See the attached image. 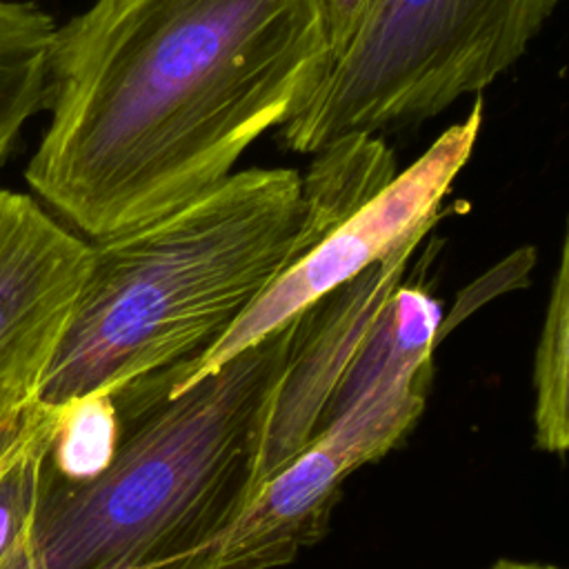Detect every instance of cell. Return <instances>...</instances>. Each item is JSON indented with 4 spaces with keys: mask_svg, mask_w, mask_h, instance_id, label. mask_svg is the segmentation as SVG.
Masks as SVG:
<instances>
[{
    "mask_svg": "<svg viewBox=\"0 0 569 569\" xmlns=\"http://www.w3.org/2000/svg\"><path fill=\"white\" fill-rule=\"evenodd\" d=\"M44 460L67 478H89L107 467L118 442V416L109 393H91L58 407Z\"/></svg>",
    "mask_w": 569,
    "mask_h": 569,
    "instance_id": "7c38bea8",
    "label": "cell"
},
{
    "mask_svg": "<svg viewBox=\"0 0 569 569\" xmlns=\"http://www.w3.org/2000/svg\"><path fill=\"white\" fill-rule=\"evenodd\" d=\"M33 382H0V469L7 465L24 436L33 407Z\"/></svg>",
    "mask_w": 569,
    "mask_h": 569,
    "instance_id": "5bb4252c",
    "label": "cell"
},
{
    "mask_svg": "<svg viewBox=\"0 0 569 569\" xmlns=\"http://www.w3.org/2000/svg\"><path fill=\"white\" fill-rule=\"evenodd\" d=\"M422 240L405 242L298 316L293 347L264 429L258 487L325 429L327 407L345 367L389 293L405 278Z\"/></svg>",
    "mask_w": 569,
    "mask_h": 569,
    "instance_id": "ba28073f",
    "label": "cell"
},
{
    "mask_svg": "<svg viewBox=\"0 0 569 569\" xmlns=\"http://www.w3.org/2000/svg\"><path fill=\"white\" fill-rule=\"evenodd\" d=\"M491 569H558L549 565H536V562H516V560H500Z\"/></svg>",
    "mask_w": 569,
    "mask_h": 569,
    "instance_id": "9a60e30c",
    "label": "cell"
},
{
    "mask_svg": "<svg viewBox=\"0 0 569 569\" xmlns=\"http://www.w3.org/2000/svg\"><path fill=\"white\" fill-rule=\"evenodd\" d=\"M482 111L485 102L476 98L465 120L447 127L413 164L398 171L353 216L291 262L216 345L187 360L184 378L171 391L187 389L209 376L338 287L382 262L405 242L429 236L442 218L445 196L473 153Z\"/></svg>",
    "mask_w": 569,
    "mask_h": 569,
    "instance_id": "5b68a950",
    "label": "cell"
},
{
    "mask_svg": "<svg viewBox=\"0 0 569 569\" xmlns=\"http://www.w3.org/2000/svg\"><path fill=\"white\" fill-rule=\"evenodd\" d=\"M300 173L233 171L189 202L89 240V269L33 402L64 407L198 358L305 253Z\"/></svg>",
    "mask_w": 569,
    "mask_h": 569,
    "instance_id": "3957f363",
    "label": "cell"
},
{
    "mask_svg": "<svg viewBox=\"0 0 569 569\" xmlns=\"http://www.w3.org/2000/svg\"><path fill=\"white\" fill-rule=\"evenodd\" d=\"M429 387L369 398L329 422L253 493L220 549V569H276L316 545L345 480L396 447L420 418Z\"/></svg>",
    "mask_w": 569,
    "mask_h": 569,
    "instance_id": "8992f818",
    "label": "cell"
},
{
    "mask_svg": "<svg viewBox=\"0 0 569 569\" xmlns=\"http://www.w3.org/2000/svg\"><path fill=\"white\" fill-rule=\"evenodd\" d=\"M560 0H376L313 100L278 131L316 153L347 133L436 118L513 67Z\"/></svg>",
    "mask_w": 569,
    "mask_h": 569,
    "instance_id": "277c9868",
    "label": "cell"
},
{
    "mask_svg": "<svg viewBox=\"0 0 569 569\" xmlns=\"http://www.w3.org/2000/svg\"><path fill=\"white\" fill-rule=\"evenodd\" d=\"M333 67L316 0H93L56 27L29 187L87 240L236 171Z\"/></svg>",
    "mask_w": 569,
    "mask_h": 569,
    "instance_id": "6da1fadb",
    "label": "cell"
},
{
    "mask_svg": "<svg viewBox=\"0 0 569 569\" xmlns=\"http://www.w3.org/2000/svg\"><path fill=\"white\" fill-rule=\"evenodd\" d=\"M58 411L33 402L24 436L0 469V569H20L36 505L40 460L56 427Z\"/></svg>",
    "mask_w": 569,
    "mask_h": 569,
    "instance_id": "8fae6325",
    "label": "cell"
},
{
    "mask_svg": "<svg viewBox=\"0 0 569 569\" xmlns=\"http://www.w3.org/2000/svg\"><path fill=\"white\" fill-rule=\"evenodd\" d=\"M533 442L562 456L569 447V238L562 236L533 353Z\"/></svg>",
    "mask_w": 569,
    "mask_h": 569,
    "instance_id": "30bf717a",
    "label": "cell"
},
{
    "mask_svg": "<svg viewBox=\"0 0 569 569\" xmlns=\"http://www.w3.org/2000/svg\"><path fill=\"white\" fill-rule=\"evenodd\" d=\"M333 64L365 29L376 0H316Z\"/></svg>",
    "mask_w": 569,
    "mask_h": 569,
    "instance_id": "4fadbf2b",
    "label": "cell"
},
{
    "mask_svg": "<svg viewBox=\"0 0 569 569\" xmlns=\"http://www.w3.org/2000/svg\"><path fill=\"white\" fill-rule=\"evenodd\" d=\"M89 269V240L0 189V382L38 385Z\"/></svg>",
    "mask_w": 569,
    "mask_h": 569,
    "instance_id": "52a82bcc",
    "label": "cell"
},
{
    "mask_svg": "<svg viewBox=\"0 0 569 569\" xmlns=\"http://www.w3.org/2000/svg\"><path fill=\"white\" fill-rule=\"evenodd\" d=\"M53 18L33 2L0 0V162L24 122L47 111Z\"/></svg>",
    "mask_w": 569,
    "mask_h": 569,
    "instance_id": "9c48e42d",
    "label": "cell"
},
{
    "mask_svg": "<svg viewBox=\"0 0 569 569\" xmlns=\"http://www.w3.org/2000/svg\"><path fill=\"white\" fill-rule=\"evenodd\" d=\"M296 325L187 389L171 391L184 360L109 391L116 451L89 478H67L42 456L20 569H220L222 542L258 491Z\"/></svg>",
    "mask_w": 569,
    "mask_h": 569,
    "instance_id": "7a4b0ae2",
    "label": "cell"
}]
</instances>
